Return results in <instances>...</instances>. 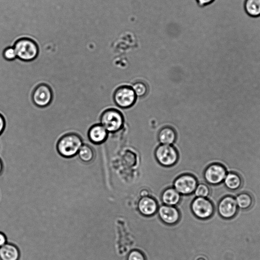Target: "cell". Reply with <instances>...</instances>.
Returning <instances> with one entry per match:
<instances>
[{
  "label": "cell",
  "mask_w": 260,
  "mask_h": 260,
  "mask_svg": "<svg viewBox=\"0 0 260 260\" xmlns=\"http://www.w3.org/2000/svg\"><path fill=\"white\" fill-rule=\"evenodd\" d=\"M198 185L196 177L190 174H184L177 177L174 182V188L182 194H189L194 191Z\"/></svg>",
  "instance_id": "obj_9"
},
{
  "label": "cell",
  "mask_w": 260,
  "mask_h": 260,
  "mask_svg": "<svg viewBox=\"0 0 260 260\" xmlns=\"http://www.w3.org/2000/svg\"><path fill=\"white\" fill-rule=\"evenodd\" d=\"M7 243V239L6 235L2 232H0V247Z\"/></svg>",
  "instance_id": "obj_27"
},
{
  "label": "cell",
  "mask_w": 260,
  "mask_h": 260,
  "mask_svg": "<svg viewBox=\"0 0 260 260\" xmlns=\"http://www.w3.org/2000/svg\"><path fill=\"white\" fill-rule=\"evenodd\" d=\"M6 126V121L3 115L0 113V135L3 133Z\"/></svg>",
  "instance_id": "obj_25"
},
{
  "label": "cell",
  "mask_w": 260,
  "mask_h": 260,
  "mask_svg": "<svg viewBox=\"0 0 260 260\" xmlns=\"http://www.w3.org/2000/svg\"><path fill=\"white\" fill-rule=\"evenodd\" d=\"M244 9L250 17L260 16V0H245Z\"/></svg>",
  "instance_id": "obj_18"
},
{
  "label": "cell",
  "mask_w": 260,
  "mask_h": 260,
  "mask_svg": "<svg viewBox=\"0 0 260 260\" xmlns=\"http://www.w3.org/2000/svg\"><path fill=\"white\" fill-rule=\"evenodd\" d=\"M31 98L34 104L38 107L44 108L52 102L53 92L51 87L45 83L38 85L34 89Z\"/></svg>",
  "instance_id": "obj_7"
},
{
  "label": "cell",
  "mask_w": 260,
  "mask_h": 260,
  "mask_svg": "<svg viewBox=\"0 0 260 260\" xmlns=\"http://www.w3.org/2000/svg\"><path fill=\"white\" fill-rule=\"evenodd\" d=\"M17 57L24 61L34 60L39 53V47L37 43L28 38H21L14 43Z\"/></svg>",
  "instance_id": "obj_2"
},
{
  "label": "cell",
  "mask_w": 260,
  "mask_h": 260,
  "mask_svg": "<svg viewBox=\"0 0 260 260\" xmlns=\"http://www.w3.org/2000/svg\"><path fill=\"white\" fill-rule=\"evenodd\" d=\"M83 144L81 137L75 133H69L62 136L56 144V151L59 155L65 158H71L77 155Z\"/></svg>",
  "instance_id": "obj_1"
},
{
  "label": "cell",
  "mask_w": 260,
  "mask_h": 260,
  "mask_svg": "<svg viewBox=\"0 0 260 260\" xmlns=\"http://www.w3.org/2000/svg\"><path fill=\"white\" fill-rule=\"evenodd\" d=\"M238 207L243 210L249 209L252 206L253 200L251 196L247 192L239 194L236 198Z\"/></svg>",
  "instance_id": "obj_20"
},
{
  "label": "cell",
  "mask_w": 260,
  "mask_h": 260,
  "mask_svg": "<svg viewBox=\"0 0 260 260\" xmlns=\"http://www.w3.org/2000/svg\"><path fill=\"white\" fill-rule=\"evenodd\" d=\"M238 206L236 199L230 196H227L221 199L218 205L219 215L224 219L233 218L238 211Z\"/></svg>",
  "instance_id": "obj_10"
},
{
  "label": "cell",
  "mask_w": 260,
  "mask_h": 260,
  "mask_svg": "<svg viewBox=\"0 0 260 260\" xmlns=\"http://www.w3.org/2000/svg\"><path fill=\"white\" fill-rule=\"evenodd\" d=\"M158 215L162 221L168 224L175 223L180 218L178 210L173 206L162 205L158 209Z\"/></svg>",
  "instance_id": "obj_11"
},
{
  "label": "cell",
  "mask_w": 260,
  "mask_h": 260,
  "mask_svg": "<svg viewBox=\"0 0 260 260\" xmlns=\"http://www.w3.org/2000/svg\"><path fill=\"white\" fill-rule=\"evenodd\" d=\"M227 174L225 168L222 165L214 163L208 166L204 172L206 181L211 185H217L224 181Z\"/></svg>",
  "instance_id": "obj_8"
},
{
  "label": "cell",
  "mask_w": 260,
  "mask_h": 260,
  "mask_svg": "<svg viewBox=\"0 0 260 260\" xmlns=\"http://www.w3.org/2000/svg\"><path fill=\"white\" fill-rule=\"evenodd\" d=\"M177 139L175 130L171 126H165L161 128L158 134V140L161 144L172 145Z\"/></svg>",
  "instance_id": "obj_15"
},
{
  "label": "cell",
  "mask_w": 260,
  "mask_h": 260,
  "mask_svg": "<svg viewBox=\"0 0 260 260\" xmlns=\"http://www.w3.org/2000/svg\"><path fill=\"white\" fill-rule=\"evenodd\" d=\"M223 181L228 189L233 190L239 189L242 183L241 177L234 172L228 173Z\"/></svg>",
  "instance_id": "obj_17"
},
{
  "label": "cell",
  "mask_w": 260,
  "mask_h": 260,
  "mask_svg": "<svg viewBox=\"0 0 260 260\" xmlns=\"http://www.w3.org/2000/svg\"><path fill=\"white\" fill-rule=\"evenodd\" d=\"M161 199L165 205L174 206L180 201V194L174 188H168L163 192Z\"/></svg>",
  "instance_id": "obj_16"
},
{
  "label": "cell",
  "mask_w": 260,
  "mask_h": 260,
  "mask_svg": "<svg viewBox=\"0 0 260 260\" xmlns=\"http://www.w3.org/2000/svg\"><path fill=\"white\" fill-rule=\"evenodd\" d=\"M198 260H205V259H204L203 258H199Z\"/></svg>",
  "instance_id": "obj_30"
},
{
  "label": "cell",
  "mask_w": 260,
  "mask_h": 260,
  "mask_svg": "<svg viewBox=\"0 0 260 260\" xmlns=\"http://www.w3.org/2000/svg\"><path fill=\"white\" fill-rule=\"evenodd\" d=\"M155 156L157 161L164 166L175 164L179 157L178 152L172 145L160 144L155 149Z\"/></svg>",
  "instance_id": "obj_4"
},
{
  "label": "cell",
  "mask_w": 260,
  "mask_h": 260,
  "mask_svg": "<svg viewBox=\"0 0 260 260\" xmlns=\"http://www.w3.org/2000/svg\"><path fill=\"white\" fill-rule=\"evenodd\" d=\"M3 170V162L2 159L0 158V175L2 173Z\"/></svg>",
  "instance_id": "obj_28"
},
{
  "label": "cell",
  "mask_w": 260,
  "mask_h": 260,
  "mask_svg": "<svg viewBox=\"0 0 260 260\" xmlns=\"http://www.w3.org/2000/svg\"><path fill=\"white\" fill-rule=\"evenodd\" d=\"M108 132L100 123L91 126L87 133L89 140L95 144L104 143L108 137Z\"/></svg>",
  "instance_id": "obj_12"
},
{
  "label": "cell",
  "mask_w": 260,
  "mask_h": 260,
  "mask_svg": "<svg viewBox=\"0 0 260 260\" xmlns=\"http://www.w3.org/2000/svg\"><path fill=\"white\" fill-rule=\"evenodd\" d=\"M137 97L144 96L148 92V87L143 82L138 81L134 83L132 86Z\"/></svg>",
  "instance_id": "obj_21"
},
{
  "label": "cell",
  "mask_w": 260,
  "mask_h": 260,
  "mask_svg": "<svg viewBox=\"0 0 260 260\" xmlns=\"http://www.w3.org/2000/svg\"><path fill=\"white\" fill-rule=\"evenodd\" d=\"M77 156L83 162H89L94 159L95 153L93 148L90 145L83 144L80 148Z\"/></svg>",
  "instance_id": "obj_19"
},
{
  "label": "cell",
  "mask_w": 260,
  "mask_h": 260,
  "mask_svg": "<svg viewBox=\"0 0 260 260\" xmlns=\"http://www.w3.org/2000/svg\"><path fill=\"white\" fill-rule=\"evenodd\" d=\"M113 99L115 104L120 108L125 109L133 106L137 99L132 87L121 86L117 88L113 95Z\"/></svg>",
  "instance_id": "obj_5"
},
{
  "label": "cell",
  "mask_w": 260,
  "mask_h": 260,
  "mask_svg": "<svg viewBox=\"0 0 260 260\" xmlns=\"http://www.w3.org/2000/svg\"><path fill=\"white\" fill-rule=\"evenodd\" d=\"M127 260H145V259L143 254L140 251L133 250L129 253Z\"/></svg>",
  "instance_id": "obj_24"
},
{
  "label": "cell",
  "mask_w": 260,
  "mask_h": 260,
  "mask_svg": "<svg viewBox=\"0 0 260 260\" xmlns=\"http://www.w3.org/2000/svg\"><path fill=\"white\" fill-rule=\"evenodd\" d=\"M198 5L200 7H204L212 4L215 0H196Z\"/></svg>",
  "instance_id": "obj_26"
},
{
  "label": "cell",
  "mask_w": 260,
  "mask_h": 260,
  "mask_svg": "<svg viewBox=\"0 0 260 260\" xmlns=\"http://www.w3.org/2000/svg\"><path fill=\"white\" fill-rule=\"evenodd\" d=\"M191 208L192 212L199 218L205 219L211 217L214 211L212 202L207 198L197 197L192 201Z\"/></svg>",
  "instance_id": "obj_6"
},
{
  "label": "cell",
  "mask_w": 260,
  "mask_h": 260,
  "mask_svg": "<svg viewBox=\"0 0 260 260\" xmlns=\"http://www.w3.org/2000/svg\"><path fill=\"white\" fill-rule=\"evenodd\" d=\"M20 253L14 244L7 243L0 247V260H19Z\"/></svg>",
  "instance_id": "obj_14"
},
{
  "label": "cell",
  "mask_w": 260,
  "mask_h": 260,
  "mask_svg": "<svg viewBox=\"0 0 260 260\" xmlns=\"http://www.w3.org/2000/svg\"><path fill=\"white\" fill-rule=\"evenodd\" d=\"M124 118L122 113L115 109L105 110L100 117V124L108 132L115 133L123 126Z\"/></svg>",
  "instance_id": "obj_3"
},
{
  "label": "cell",
  "mask_w": 260,
  "mask_h": 260,
  "mask_svg": "<svg viewBox=\"0 0 260 260\" xmlns=\"http://www.w3.org/2000/svg\"><path fill=\"white\" fill-rule=\"evenodd\" d=\"M3 57L7 60H13L17 58V54L13 47H8L3 51Z\"/></svg>",
  "instance_id": "obj_23"
},
{
  "label": "cell",
  "mask_w": 260,
  "mask_h": 260,
  "mask_svg": "<svg viewBox=\"0 0 260 260\" xmlns=\"http://www.w3.org/2000/svg\"><path fill=\"white\" fill-rule=\"evenodd\" d=\"M138 208L140 212L146 216L154 214L157 209L156 201L148 196L143 197L138 203Z\"/></svg>",
  "instance_id": "obj_13"
},
{
  "label": "cell",
  "mask_w": 260,
  "mask_h": 260,
  "mask_svg": "<svg viewBox=\"0 0 260 260\" xmlns=\"http://www.w3.org/2000/svg\"><path fill=\"white\" fill-rule=\"evenodd\" d=\"M194 192L197 197L206 198L210 193V189L207 185L200 184L197 185Z\"/></svg>",
  "instance_id": "obj_22"
},
{
  "label": "cell",
  "mask_w": 260,
  "mask_h": 260,
  "mask_svg": "<svg viewBox=\"0 0 260 260\" xmlns=\"http://www.w3.org/2000/svg\"><path fill=\"white\" fill-rule=\"evenodd\" d=\"M141 196L143 197L148 196V191L146 190H144L141 192Z\"/></svg>",
  "instance_id": "obj_29"
}]
</instances>
